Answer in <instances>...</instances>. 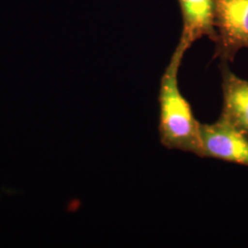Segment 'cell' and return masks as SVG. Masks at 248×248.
Instances as JSON below:
<instances>
[{
	"label": "cell",
	"mask_w": 248,
	"mask_h": 248,
	"mask_svg": "<svg viewBox=\"0 0 248 248\" xmlns=\"http://www.w3.org/2000/svg\"><path fill=\"white\" fill-rule=\"evenodd\" d=\"M220 70L222 91L220 118L248 138V80L234 75L229 67V62H221Z\"/></svg>",
	"instance_id": "277c9868"
},
{
	"label": "cell",
	"mask_w": 248,
	"mask_h": 248,
	"mask_svg": "<svg viewBox=\"0 0 248 248\" xmlns=\"http://www.w3.org/2000/svg\"><path fill=\"white\" fill-rule=\"evenodd\" d=\"M214 58L233 62L236 53L248 48V0H215Z\"/></svg>",
	"instance_id": "7a4b0ae2"
},
{
	"label": "cell",
	"mask_w": 248,
	"mask_h": 248,
	"mask_svg": "<svg viewBox=\"0 0 248 248\" xmlns=\"http://www.w3.org/2000/svg\"><path fill=\"white\" fill-rule=\"evenodd\" d=\"M186 49L177 45L160 82L159 134L169 149L192 153L202 157L201 124L178 86V71Z\"/></svg>",
	"instance_id": "6da1fadb"
},
{
	"label": "cell",
	"mask_w": 248,
	"mask_h": 248,
	"mask_svg": "<svg viewBox=\"0 0 248 248\" xmlns=\"http://www.w3.org/2000/svg\"><path fill=\"white\" fill-rule=\"evenodd\" d=\"M202 157H212L248 167V138L219 118L213 124H201Z\"/></svg>",
	"instance_id": "3957f363"
},
{
	"label": "cell",
	"mask_w": 248,
	"mask_h": 248,
	"mask_svg": "<svg viewBox=\"0 0 248 248\" xmlns=\"http://www.w3.org/2000/svg\"><path fill=\"white\" fill-rule=\"evenodd\" d=\"M180 6L183 28L178 45L186 50L202 37L215 43V0H177Z\"/></svg>",
	"instance_id": "5b68a950"
}]
</instances>
